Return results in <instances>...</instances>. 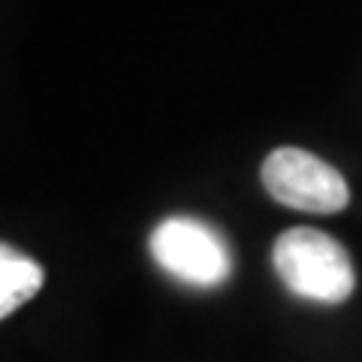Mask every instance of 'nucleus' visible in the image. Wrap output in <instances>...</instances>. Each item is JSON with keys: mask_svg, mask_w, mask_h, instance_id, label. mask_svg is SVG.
<instances>
[{"mask_svg": "<svg viewBox=\"0 0 362 362\" xmlns=\"http://www.w3.org/2000/svg\"><path fill=\"white\" fill-rule=\"evenodd\" d=\"M272 263L296 296L311 302L338 305L356 287V272L344 245L311 226L281 233L272 247Z\"/></svg>", "mask_w": 362, "mask_h": 362, "instance_id": "f257e3e1", "label": "nucleus"}, {"mask_svg": "<svg viewBox=\"0 0 362 362\" xmlns=\"http://www.w3.org/2000/svg\"><path fill=\"white\" fill-rule=\"evenodd\" d=\"M259 178H263V187L269 190L272 199L299 211L335 214L350 199L344 175L317 154L302 148L272 151L263 160Z\"/></svg>", "mask_w": 362, "mask_h": 362, "instance_id": "7ed1b4c3", "label": "nucleus"}, {"mask_svg": "<svg viewBox=\"0 0 362 362\" xmlns=\"http://www.w3.org/2000/svg\"><path fill=\"white\" fill-rule=\"evenodd\" d=\"M151 257L163 272L194 287H218L233 272V254L223 235L187 214H175L154 226Z\"/></svg>", "mask_w": 362, "mask_h": 362, "instance_id": "f03ea898", "label": "nucleus"}, {"mask_svg": "<svg viewBox=\"0 0 362 362\" xmlns=\"http://www.w3.org/2000/svg\"><path fill=\"white\" fill-rule=\"evenodd\" d=\"M42 278L45 272L37 259L0 242V320L37 296L42 290Z\"/></svg>", "mask_w": 362, "mask_h": 362, "instance_id": "20e7f679", "label": "nucleus"}]
</instances>
